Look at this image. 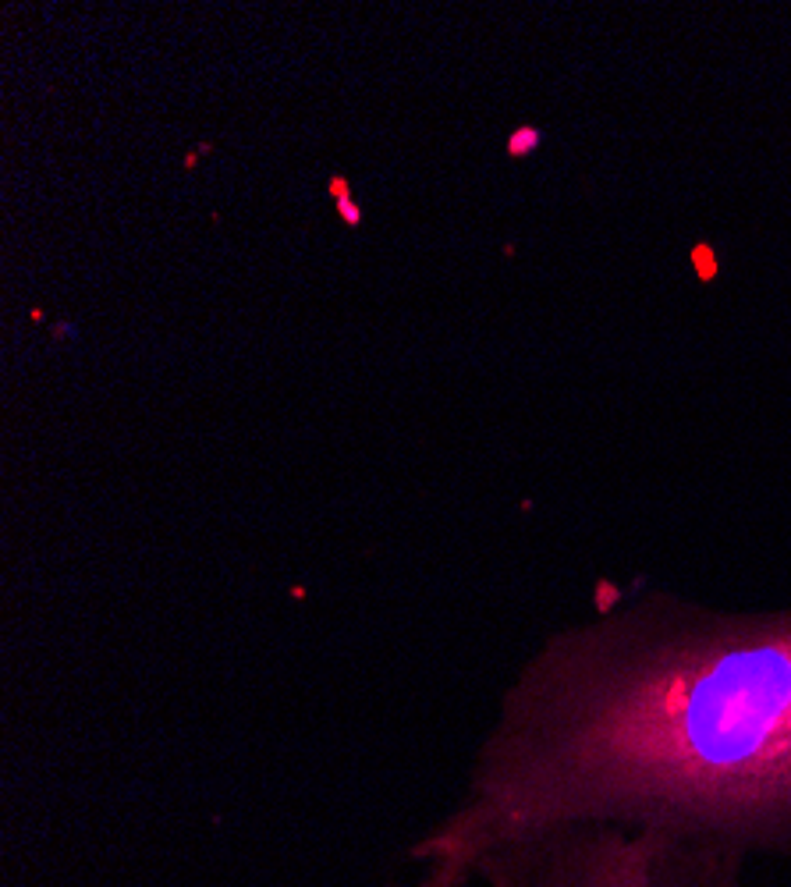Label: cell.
<instances>
[{"mask_svg":"<svg viewBox=\"0 0 791 887\" xmlns=\"http://www.w3.org/2000/svg\"><path fill=\"white\" fill-rule=\"evenodd\" d=\"M391 887H469L458 873L440 870V866H412L408 877L391 881Z\"/></svg>","mask_w":791,"mask_h":887,"instance_id":"obj_3","label":"cell"},{"mask_svg":"<svg viewBox=\"0 0 791 887\" xmlns=\"http://www.w3.org/2000/svg\"><path fill=\"white\" fill-rule=\"evenodd\" d=\"M571 827L791 863V610L642 596L546 635L405 856L469 884L487 852Z\"/></svg>","mask_w":791,"mask_h":887,"instance_id":"obj_1","label":"cell"},{"mask_svg":"<svg viewBox=\"0 0 791 887\" xmlns=\"http://www.w3.org/2000/svg\"><path fill=\"white\" fill-rule=\"evenodd\" d=\"M735 856L660 834L617 827H571L487 852L472 887H745Z\"/></svg>","mask_w":791,"mask_h":887,"instance_id":"obj_2","label":"cell"}]
</instances>
